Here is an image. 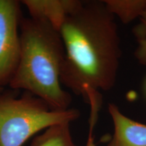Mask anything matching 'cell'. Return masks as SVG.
Here are the masks:
<instances>
[{
    "instance_id": "7c38bea8",
    "label": "cell",
    "mask_w": 146,
    "mask_h": 146,
    "mask_svg": "<svg viewBox=\"0 0 146 146\" xmlns=\"http://www.w3.org/2000/svg\"><path fill=\"white\" fill-rule=\"evenodd\" d=\"M145 89H146V83H145Z\"/></svg>"
},
{
    "instance_id": "7a4b0ae2",
    "label": "cell",
    "mask_w": 146,
    "mask_h": 146,
    "mask_svg": "<svg viewBox=\"0 0 146 146\" xmlns=\"http://www.w3.org/2000/svg\"><path fill=\"white\" fill-rule=\"evenodd\" d=\"M20 36L21 57L8 87L41 98L53 110L69 109L72 96L60 81L65 51L59 31L45 20L23 17Z\"/></svg>"
},
{
    "instance_id": "8fae6325",
    "label": "cell",
    "mask_w": 146,
    "mask_h": 146,
    "mask_svg": "<svg viewBox=\"0 0 146 146\" xmlns=\"http://www.w3.org/2000/svg\"><path fill=\"white\" fill-rule=\"evenodd\" d=\"M3 89H0V92H1V91H3Z\"/></svg>"
},
{
    "instance_id": "30bf717a",
    "label": "cell",
    "mask_w": 146,
    "mask_h": 146,
    "mask_svg": "<svg viewBox=\"0 0 146 146\" xmlns=\"http://www.w3.org/2000/svg\"><path fill=\"white\" fill-rule=\"evenodd\" d=\"M85 146H96L94 142V138L93 136V133H89L88 139H87V143Z\"/></svg>"
},
{
    "instance_id": "8992f818",
    "label": "cell",
    "mask_w": 146,
    "mask_h": 146,
    "mask_svg": "<svg viewBox=\"0 0 146 146\" xmlns=\"http://www.w3.org/2000/svg\"><path fill=\"white\" fill-rule=\"evenodd\" d=\"M28 10L30 17L43 19L60 31L67 16L76 10L80 0H22Z\"/></svg>"
},
{
    "instance_id": "3957f363",
    "label": "cell",
    "mask_w": 146,
    "mask_h": 146,
    "mask_svg": "<svg viewBox=\"0 0 146 146\" xmlns=\"http://www.w3.org/2000/svg\"><path fill=\"white\" fill-rule=\"evenodd\" d=\"M79 116L76 109L53 110L31 93L4 89L0 92V146H22L40 131Z\"/></svg>"
},
{
    "instance_id": "6da1fadb",
    "label": "cell",
    "mask_w": 146,
    "mask_h": 146,
    "mask_svg": "<svg viewBox=\"0 0 146 146\" xmlns=\"http://www.w3.org/2000/svg\"><path fill=\"white\" fill-rule=\"evenodd\" d=\"M65 56L60 81L90 105L89 130L98 121L101 91L116 83L121 47L115 16L104 1H83L60 29Z\"/></svg>"
},
{
    "instance_id": "ba28073f",
    "label": "cell",
    "mask_w": 146,
    "mask_h": 146,
    "mask_svg": "<svg viewBox=\"0 0 146 146\" xmlns=\"http://www.w3.org/2000/svg\"><path fill=\"white\" fill-rule=\"evenodd\" d=\"M104 1L110 12L123 23L139 18L146 11V0H107Z\"/></svg>"
},
{
    "instance_id": "277c9868",
    "label": "cell",
    "mask_w": 146,
    "mask_h": 146,
    "mask_svg": "<svg viewBox=\"0 0 146 146\" xmlns=\"http://www.w3.org/2000/svg\"><path fill=\"white\" fill-rule=\"evenodd\" d=\"M21 1L0 0V89L9 86L21 52Z\"/></svg>"
},
{
    "instance_id": "52a82bcc",
    "label": "cell",
    "mask_w": 146,
    "mask_h": 146,
    "mask_svg": "<svg viewBox=\"0 0 146 146\" xmlns=\"http://www.w3.org/2000/svg\"><path fill=\"white\" fill-rule=\"evenodd\" d=\"M29 146H77L74 143L70 130V123L58 124L46 129L36 136Z\"/></svg>"
},
{
    "instance_id": "9c48e42d",
    "label": "cell",
    "mask_w": 146,
    "mask_h": 146,
    "mask_svg": "<svg viewBox=\"0 0 146 146\" xmlns=\"http://www.w3.org/2000/svg\"><path fill=\"white\" fill-rule=\"evenodd\" d=\"M139 19V22L133 29L137 41L135 58L140 64L146 66V11Z\"/></svg>"
},
{
    "instance_id": "5b68a950",
    "label": "cell",
    "mask_w": 146,
    "mask_h": 146,
    "mask_svg": "<svg viewBox=\"0 0 146 146\" xmlns=\"http://www.w3.org/2000/svg\"><path fill=\"white\" fill-rule=\"evenodd\" d=\"M114 133L108 146H146V125L127 117L114 104H109Z\"/></svg>"
}]
</instances>
